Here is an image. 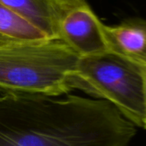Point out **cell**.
<instances>
[{"instance_id": "1", "label": "cell", "mask_w": 146, "mask_h": 146, "mask_svg": "<svg viewBox=\"0 0 146 146\" xmlns=\"http://www.w3.org/2000/svg\"><path fill=\"white\" fill-rule=\"evenodd\" d=\"M136 133L104 100L0 96V146H128Z\"/></svg>"}, {"instance_id": "2", "label": "cell", "mask_w": 146, "mask_h": 146, "mask_svg": "<svg viewBox=\"0 0 146 146\" xmlns=\"http://www.w3.org/2000/svg\"><path fill=\"white\" fill-rule=\"evenodd\" d=\"M80 59L61 40L0 48V93L57 97L70 92Z\"/></svg>"}, {"instance_id": "3", "label": "cell", "mask_w": 146, "mask_h": 146, "mask_svg": "<svg viewBox=\"0 0 146 146\" xmlns=\"http://www.w3.org/2000/svg\"><path fill=\"white\" fill-rule=\"evenodd\" d=\"M73 88L113 105L138 127H143V67L111 52L80 58Z\"/></svg>"}, {"instance_id": "4", "label": "cell", "mask_w": 146, "mask_h": 146, "mask_svg": "<svg viewBox=\"0 0 146 146\" xmlns=\"http://www.w3.org/2000/svg\"><path fill=\"white\" fill-rule=\"evenodd\" d=\"M102 25L86 0H65L58 37L80 58L104 53L109 51Z\"/></svg>"}, {"instance_id": "5", "label": "cell", "mask_w": 146, "mask_h": 146, "mask_svg": "<svg viewBox=\"0 0 146 146\" xmlns=\"http://www.w3.org/2000/svg\"><path fill=\"white\" fill-rule=\"evenodd\" d=\"M102 30L109 52L141 67L146 66L145 19L133 17L114 26L103 24Z\"/></svg>"}, {"instance_id": "6", "label": "cell", "mask_w": 146, "mask_h": 146, "mask_svg": "<svg viewBox=\"0 0 146 146\" xmlns=\"http://www.w3.org/2000/svg\"><path fill=\"white\" fill-rule=\"evenodd\" d=\"M0 3L43 31L59 40L58 23L65 0H0Z\"/></svg>"}, {"instance_id": "7", "label": "cell", "mask_w": 146, "mask_h": 146, "mask_svg": "<svg viewBox=\"0 0 146 146\" xmlns=\"http://www.w3.org/2000/svg\"><path fill=\"white\" fill-rule=\"evenodd\" d=\"M50 40L43 31L0 3V48Z\"/></svg>"}, {"instance_id": "8", "label": "cell", "mask_w": 146, "mask_h": 146, "mask_svg": "<svg viewBox=\"0 0 146 146\" xmlns=\"http://www.w3.org/2000/svg\"><path fill=\"white\" fill-rule=\"evenodd\" d=\"M143 96H144V107H145L143 128L146 130V66L143 67Z\"/></svg>"}]
</instances>
